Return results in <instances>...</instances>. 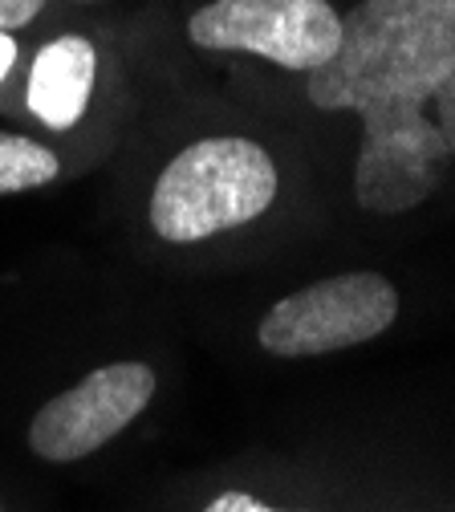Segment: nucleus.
I'll use <instances>...</instances> for the list:
<instances>
[{
  "mask_svg": "<svg viewBox=\"0 0 455 512\" xmlns=\"http://www.w3.org/2000/svg\"><path fill=\"white\" fill-rule=\"evenodd\" d=\"M455 74V0H362L342 17L338 53L309 70L317 110H354L366 98L427 102Z\"/></svg>",
  "mask_w": 455,
  "mask_h": 512,
  "instance_id": "1",
  "label": "nucleus"
},
{
  "mask_svg": "<svg viewBox=\"0 0 455 512\" xmlns=\"http://www.w3.org/2000/svg\"><path fill=\"white\" fill-rule=\"evenodd\" d=\"M277 200V167L269 151L240 139H200L179 151L151 196V228L167 244H195L240 228Z\"/></svg>",
  "mask_w": 455,
  "mask_h": 512,
  "instance_id": "2",
  "label": "nucleus"
},
{
  "mask_svg": "<svg viewBox=\"0 0 455 512\" xmlns=\"http://www.w3.org/2000/svg\"><path fill=\"white\" fill-rule=\"evenodd\" d=\"M366 126L358 151L354 191L358 204L378 216L419 208L443 175V135L427 122V102L411 98H366L354 106Z\"/></svg>",
  "mask_w": 455,
  "mask_h": 512,
  "instance_id": "3",
  "label": "nucleus"
},
{
  "mask_svg": "<svg viewBox=\"0 0 455 512\" xmlns=\"http://www.w3.org/2000/svg\"><path fill=\"white\" fill-rule=\"evenodd\" d=\"M399 293L378 273H342L289 293L260 322V346L277 358H313L362 346L395 326Z\"/></svg>",
  "mask_w": 455,
  "mask_h": 512,
  "instance_id": "4",
  "label": "nucleus"
},
{
  "mask_svg": "<svg viewBox=\"0 0 455 512\" xmlns=\"http://www.w3.org/2000/svg\"><path fill=\"white\" fill-rule=\"evenodd\" d=\"M200 49H244L281 70H317L342 41V17L325 0H212L187 21Z\"/></svg>",
  "mask_w": 455,
  "mask_h": 512,
  "instance_id": "5",
  "label": "nucleus"
},
{
  "mask_svg": "<svg viewBox=\"0 0 455 512\" xmlns=\"http://www.w3.org/2000/svg\"><path fill=\"white\" fill-rule=\"evenodd\" d=\"M155 395V370L143 362H114L86 374L74 391L49 399L33 427L29 447L49 464H70L102 443H110L122 427H130Z\"/></svg>",
  "mask_w": 455,
  "mask_h": 512,
  "instance_id": "6",
  "label": "nucleus"
},
{
  "mask_svg": "<svg viewBox=\"0 0 455 512\" xmlns=\"http://www.w3.org/2000/svg\"><path fill=\"white\" fill-rule=\"evenodd\" d=\"M98 74V53L86 37H53L29 70V110L49 131H70L86 114Z\"/></svg>",
  "mask_w": 455,
  "mask_h": 512,
  "instance_id": "7",
  "label": "nucleus"
},
{
  "mask_svg": "<svg viewBox=\"0 0 455 512\" xmlns=\"http://www.w3.org/2000/svg\"><path fill=\"white\" fill-rule=\"evenodd\" d=\"M61 171L57 155L25 135H0V196L13 191H33L53 183Z\"/></svg>",
  "mask_w": 455,
  "mask_h": 512,
  "instance_id": "8",
  "label": "nucleus"
},
{
  "mask_svg": "<svg viewBox=\"0 0 455 512\" xmlns=\"http://www.w3.org/2000/svg\"><path fill=\"white\" fill-rule=\"evenodd\" d=\"M427 106H435V131L443 135L447 155H455V74L427 98Z\"/></svg>",
  "mask_w": 455,
  "mask_h": 512,
  "instance_id": "9",
  "label": "nucleus"
},
{
  "mask_svg": "<svg viewBox=\"0 0 455 512\" xmlns=\"http://www.w3.org/2000/svg\"><path fill=\"white\" fill-rule=\"evenodd\" d=\"M45 0H0V33H13L41 13Z\"/></svg>",
  "mask_w": 455,
  "mask_h": 512,
  "instance_id": "10",
  "label": "nucleus"
},
{
  "mask_svg": "<svg viewBox=\"0 0 455 512\" xmlns=\"http://www.w3.org/2000/svg\"><path fill=\"white\" fill-rule=\"evenodd\" d=\"M204 512H277V508H265V504H260L256 496H248V492H224Z\"/></svg>",
  "mask_w": 455,
  "mask_h": 512,
  "instance_id": "11",
  "label": "nucleus"
},
{
  "mask_svg": "<svg viewBox=\"0 0 455 512\" xmlns=\"http://www.w3.org/2000/svg\"><path fill=\"white\" fill-rule=\"evenodd\" d=\"M13 61H17V41L9 33H0V78L13 70Z\"/></svg>",
  "mask_w": 455,
  "mask_h": 512,
  "instance_id": "12",
  "label": "nucleus"
},
{
  "mask_svg": "<svg viewBox=\"0 0 455 512\" xmlns=\"http://www.w3.org/2000/svg\"><path fill=\"white\" fill-rule=\"evenodd\" d=\"M86 5H90V0H86Z\"/></svg>",
  "mask_w": 455,
  "mask_h": 512,
  "instance_id": "13",
  "label": "nucleus"
}]
</instances>
